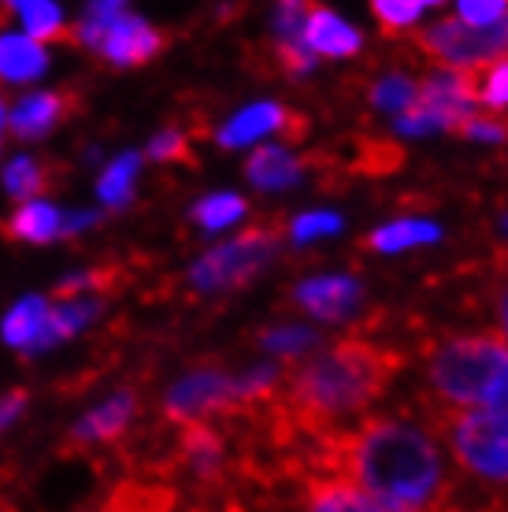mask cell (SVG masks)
Masks as SVG:
<instances>
[{"instance_id": "6da1fadb", "label": "cell", "mask_w": 508, "mask_h": 512, "mask_svg": "<svg viewBox=\"0 0 508 512\" xmlns=\"http://www.w3.org/2000/svg\"><path fill=\"white\" fill-rule=\"evenodd\" d=\"M342 475L382 512H460V483L431 427L412 412H375L316 453L312 472Z\"/></svg>"}, {"instance_id": "7a4b0ae2", "label": "cell", "mask_w": 508, "mask_h": 512, "mask_svg": "<svg viewBox=\"0 0 508 512\" xmlns=\"http://www.w3.org/2000/svg\"><path fill=\"white\" fill-rule=\"evenodd\" d=\"M405 349L371 342V338H342L319 353H308L282 375V386L271 412V435L279 442H312V464L323 442L342 435L345 423L368 412L379 401L401 368Z\"/></svg>"}, {"instance_id": "3957f363", "label": "cell", "mask_w": 508, "mask_h": 512, "mask_svg": "<svg viewBox=\"0 0 508 512\" xmlns=\"http://www.w3.org/2000/svg\"><path fill=\"white\" fill-rule=\"evenodd\" d=\"M427 405L508 416V346L497 331L449 334L427 353Z\"/></svg>"}, {"instance_id": "277c9868", "label": "cell", "mask_w": 508, "mask_h": 512, "mask_svg": "<svg viewBox=\"0 0 508 512\" xmlns=\"http://www.w3.org/2000/svg\"><path fill=\"white\" fill-rule=\"evenodd\" d=\"M416 412L431 431L445 438L464 472L497 490H508V416L434 409L427 401Z\"/></svg>"}, {"instance_id": "5b68a950", "label": "cell", "mask_w": 508, "mask_h": 512, "mask_svg": "<svg viewBox=\"0 0 508 512\" xmlns=\"http://www.w3.org/2000/svg\"><path fill=\"white\" fill-rule=\"evenodd\" d=\"M64 38L78 49L97 52L115 67H138L160 56L167 45L164 30L134 15L127 4H89L86 19H78Z\"/></svg>"}, {"instance_id": "8992f818", "label": "cell", "mask_w": 508, "mask_h": 512, "mask_svg": "<svg viewBox=\"0 0 508 512\" xmlns=\"http://www.w3.org/2000/svg\"><path fill=\"white\" fill-rule=\"evenodd\" d=\"M282 242V227L279 223H253L245 227L238 238L216 245L212 253H204L197 264L190 268L193 290H234V286H245L249 279H256L260 271L271 264V256Z\"/></svg>"}, {"instance_id": "52a82bcc", "label": "cell", "mask_w": 508, "mask_h": 512, "mask_svg": "<svg viewBox=\"0 0 508 512\" xmlns=\"http://www.w3.org/2000/svg\"><path fill=\"white\" fill-rule=\"evenodd\" d=\"M427 56H434L442 71H468L508 52V19L497 26H468L460 19H442L416 34Z\"/></svg>"}, {"instance_id": "ba28073f", "label": "cell", "mask_w": 508, "mask_h": 512, "mask_svg": "<svg viewBox=\"0 0 508 512\" xmlns=\"http://www.w3.org/2000/svg\"><path fill=\"white\" fill-rule=\"evenodd\" d=\"M238 379L216 368H197L164 397V416L171 423H208V416H238Z\"/></svg>"}, {"instance_id": "9c48e42d", "label": "cell", "mask_w": 508, "mask_h": 512, "mask_svg": "<svg viewBox=\"0 0 508 512\" xmlns=\"http://www.w3.org/2000/svg\"><path fill=\"white\" fill-rule=\"evenodd\" d=\"M175 461L201 487H216L227 475V438L212 423H182L175 438Z\"/></svg>"}, {"instance_id": "30bf717a", "label": "cell", "mask_w": 508, "mask_h": 512, "mask_svg": "<svg viewBox=\"0 0 508 512\" xmlns=\"http://www.w3.org/2000/svg\"><path fill=\"white\" fill-rule=\"evenodd\" d=\"M286 134L290 141H301L308 130V119L282 108V104H249L245 112L230 119L227 127L219 130V145L238 149V145H253V141L267 138V134Z\"/></svg>"}, {"instance_id": "8fae6325", "label": "cell", "mask_w": 508, "mask_h": 512, "mask_svg": "<svg viewBox=\"0 0 508 512\" xmlns=\"http://www.w3.org/2000/svg\"><path fill=\"white\" fill-rule=\"evenodd\" d=\"M293 301L319 320H353L356 308L364 305V286L349 275H319V279L301 282Z\"/></svg>"}, {"instance_id": "7c38bea8", "label": "cell", "mask_w": 508, "mask_h": 512, "mask_svg": "<svg viewBox=\"0 0 508 512\" xmlns=\"http://www.w3.org/2000/svg\"><path fill=\"white\" fill-rule=\"evenodd\" d=\"M71 108H75V93H30L26 101L15 104V112L8 116V130L23 141H38L60 119L71 116Z\"/></svg>"}, {"instance_id": "4fadbf2b", "label": "cell", "mask_w": 508, "mask_h": 512, "mask_svg": "<svg viewBox=\"0 0 508 512\" xmlns=\"http://www.w3.org/2000/svg\"><path fill=\"white\" fill-rule=\"evenodd\" d=\"M305 45L316 60L319 56H353V52H360L364 38H360V30H353L345 19H338L331 8L312 4L305 19Z\"/></svg>"}, {"instance_id": "5bb4252c", "label": "cell", "mask_w": 508, "mask_h": 512, "mask_svg": "<svg viewBox=\"0 0 508 512\" xmlns=\"http://www.w3.org/2000/svg\"><path fill=\"white\" fill-rule=\"evenodd\" d=\"M49 52L45 45L30 41L26 34H12L4 26V8H0V82H34L45 75Z\"/></svg>"}, {"instance_id": "9a60e30c", "label": "cell", "mask_w": 508, "mask_h": 512, "mask_svg": "<svg viewBox=\"0 0 508 512\" xmlns=\"http://www.w3.org/2000/svg\"><path fill=\"white\" fill-rule=\"evenodd\" d=\"M305 512H382L375 501H368L353 483H345L342 475H305Z\"/></svg>"}, {"instance_id": "2e32d148", "label": "cell", "mask_w": 508, "mask_h": 512, "mask_svg": "<svg viewBox=\"0 0 508 512\" xmlns=\"http://www.w3.org/2000/svg\"><path fill=\"white\" fill-rule=\"evenodd\" d=\"M134 394H115L112 401H104L97 412H89L82 420L75 423V431H71V446L67 449H78V446H97V442H112L127 431V423L134 420Z\"/></svg>"}, {"instance_id": "e0dca14e", "label": "cell", "mask_w": 508, "mask_h": 512, "mask_svg": "<svg viewBox=\"0 0 508 512\" xmlns=\"http://www.w3.org/2000/svg\"><path fill=\"white\" fill-rule=\"evenodd\" d=\"M245 179L256 190H286L301 179V160H293L290 149L282 145H260L245 164Z\"/></svg>"}, {"instance_id": "ac0fdd59", "label": "cell", "mask_w": 508, "mask_h": 512, "mask_svg": "<svg viewBox=\"0 0 508 512\" xmlns=\"http://www.w3.org/2000/svg\"><path fill=\"white\" fill-rule=\"evenodd\" d=\"M49 301L45 297H23L19 305L4 316L0 323V338L12 349H34L38 346L41 331H45V320H49Z\"/></svg>"}, {"instance_id": "d6986e66", "label": "cell", "mask_w": 508, "mask_h": 512, "mask_svg": "<svg viewBox=\"0 0 508 512\" xmlns=\"http://www.w3.org/2000/svg\"><path fill=\"white\" fill-rule=\"evenodd\" d=\"M464 86H468V97L475 104H486V108H508V52L497 56V60H486L479 67H468L460 71Z\"/></svg>"}, {"instance_id": "ffe728a7", "label": "cell", "mask_w": 508, "mask_h": 512, "mask_svg": "<svg viewBox=\"0 0 508 512\" xmlns=\"http://www.w3.org/2000/svg\"><path fill=\"white\" fill-rule=\"evenodd\" d=\"M4 234H8V238H19V242L45 245L60 234V212H56L49 201H26V205L4 223Z\"/></svg>"}, {"instance_id": "44dd1931", "label": "cell", "mask_w": 508, "mask_h": 512, "mask_svg": "<svg viewBox=\"0 0 508 512\" xmlns=\"http://www.w3.org/2000/svg\"><path fill=\"white\" fill-rule=\"evenodd\" d=\"M442 238V227L434 223H423V219H397L390 227H379L375 234H368V249L375 253H401V249H412V245H427Z\"/></svg>"}, {"instance_id": "7402d4cb", "label": "cell", "mask_w": 508, "mask_h": 512, "mask_svg": "<svg viewBox=\"0 0 508 512\" xmlns=\"http://www.w3.org/2000/svg\"><path fill=\"white\" fill-rule=\"evenodd\" d=\"M93 316H97V305H93V301H60L56 308H49L45 331H41L34 349H49V346H56V342H64V338L82 331Z\"/></svg>"}, {"instance_id": "603a6c76", "label": "cell", "mask_w": 508, "mask_h": 512, "mask_svg": "<svg viewBox=\"0 0 508 512\" xmlns=\"http://www.w3.org/2000/svg\"><path fill=\"white\" fill-rule=\"evenodd\" d=\"M8 12L19 15L26 38L38 41V45H45V41H60L67 34L64 12H60L56 4H38V0H30V4H8Z\"/></svg>"}, {"instance_id": "cb8c5ba5", "label": "cell", "mask_w": 508, "mask_h": 512, "mask_svg": "<svg viewBox=\"0 0 508 512\" xmlns=\"http://www.w3.org/2000/svg\"><path fill=\"white\" fill-rule=\"evenodd\" d=\"M138 164L141 156L138 153H123L119 160L104 167L101 182H97V193H101V201L108 208H119L130 201V193H134V179H138Z\"/></svg>"}, {"instance_id": "d4e9b609", "label": "cell", "mask_w": 508, "mask_h": 512, "mask_svg": "<svg viewBox=\"0 0 508 512\" xmlns=\"http://www.w3.org/2000/svg\"><path fill=\"white\" fill-rule=\"evenodd\" d=\"M49 182H52L49 167L41 164V160H30V156L12 160L8 171H4V186H8V193H12L15 201H23V205L49 190Z\"/></svg>"}, {"instance_id": "484cf974", "label": "cell", "mask_w": 508, "mask_h": 512, "mask_svg": "<svg viewBox=\"0 0 508 512\" xmlns=\"http://www.w3.org/2000/svg\"><path fill=\"white\" fill-rule=\"evenodd\" d=\"M242 216H245V201L234 197V193H212V197H204L201 205L193 208V219L201 223L204 231H223V227H230L234 219Z\"/></svg>"}, {"instance_id": "4316f807", "label": "cell", "mask_w": 508, "mask_h": 512, "mask_svg": "<svg viewBox=\"0 0 508 512\" xmlns=\"http://www.w3.org/2000/svg\"><path fill=\"white\" fill-rule=\"evenodd\" d=\"M431 12L427 0H412V4H397V0H375L371 4V15L379 19V26L386 34H408L412 26L420 23V15Z\"/></svg>"}, {"instance_id": "83f0119b", "label": "cell", "mask_w": 508, "mask_h": 512, "mask_svg": "<svg viewBox=\"0 0 508 512\" xmlns=\"http://www.w3.org/2000/svg\"><path fill=\"white\" fill-rule=\"evenodd\" d=\"M260 346L275 357H305L316 349V331L308 327H275V331L260 334Z\"/></svg>"}, {"instance_id": "f1b7e54d", "label": "cell", "mask_w": 508, "mask_h": 512, "mask_svg": "<svg viewBox=\"0 0 508 512\" xmlns=\"http://www.w3.org/2000/svg\"><path fill=\"white\" fill-rule=\"evenodd\" d=\"M416 93H420V86H416L412 78L390 75L371 90V101L379 104V108H390V112H408V108L416 104Z\"/></svg>"}, {"instance_id": "f546056e", "label": "cell", "mask_w": 508, "mask_h": 512, "mask_svg": "<svg viewBox=\"0 0 508 512\" xmlns=\"http://www.w3.org/2000/svg\"><path fill=\"white\" fill-rule=\"evenodd\" d=\"M453 134H460V138H471V141H508V119H501V116H494V112L479 108V112L464 119Z\"/></svg>"}, {"instance_id": "4dcf8cb0", "label": "cell", "mask_w": 508, "mask_h": 512, "mask_svg": "<svg viewBox=\"0 0 508 512\" xmlns=\"http://www.w3.org/2000/svg\"><path fill=\"white\" fill-rule=\"evenodd\" d=\"M505 15V0H464V4H457V19L468 26H497L505 23Z\"/></svg>"}, {"instance_id": "1f68e13d", "label": "cell", "mask_w": 508, "mask_h": 512, "mask_svg": "<svg viewBox=\"0 0 508 512\" xmlns=\"http://www.w3.org/2000/svg\"><path fill=\"white\" fill-rule=\"evenodd\" d=\"M334 231H342V216H334V212H305V216H297L290 223L293 242H312L319 234H334Z\"/></svg>"}, {"instance_id": "d6a6232c", "label": "cell", "mask_w": 508, "mask_h": 512, "mask_svg": "<svg viewBox=\"0 0 508 512\" xmlns=\"http://www.w3.org/2000/svg\"><path fill=\"white\" fill-rule=\"evenodd\" d=\"M397 164H401V149L397 145H379V141H364L360 145V160H356L360 171H368V175H375V171H397Z\"/></svg>"}, {"instance_id": "836d02e7", "label": "cell", "mask_w": 508, "mask_h": 512, "mask_svg": "<svg viewBox=\"0 0 508 512\" xmlns=\"http://www.w3.org/2000/svg\"><path fill=\"white\" fill-rule=\"evenodd\" d=\"M275 56H279V64L286 75H308V71L316 67V56L308 52L305 41H290V45L275 41Z\"/></svg>"}, {"instance_id": "e575fe53", "label": "cell", "mask_w": 508, "mask_h": 512, "mask_svg": "<svg viewBox=\"0 0 508 512\" xmlns=\"http://www.w3.org/2000/svg\"><path fill=\"white\" fill-rule=\"evenodd\" d=\"M149 156H153V160H186V164H190L186 134H182V130H164V134H156L153 145H149Z\"/></svg>"}, {"instance_id": "d590c367", "label": "cell", "mask_w": 508, "mask_h": 512, "mask_svg": "<svg viewBox=\"0 0 508 512\" xmlns=\"http://www.w3.org/2000/svg\"><path fill=\"white\" fill-rule=\"evenodd\" d=\"M23 405H26V390H12V394L0 397V431L23 412Z\"/></svg>"}, {"instance_id": "8d00e7d4", "label": "cell", "mask_w": 508, "mask_h": 512, "mask_svg": "<svg viewBox=\"0 0 508 512\" xmlns=\"http://www.w3.org/2000/svg\"><path fill=\"white\" fill-rule=\"evenodd\" d=\"M89 223H97V216H93V212H75V216H60V234L86 231Z\"/></svg>"}, {"instance_id": "74e56055", "label": "cell", "mask_w": 508, "mask_h": 512, "mask_svg": "<svg viewBox=\"0 0 508 512\" xmlns=\"http://www.w3.org/2000/svg\"><path fill=\"white\" fill-rule=\"evenodd\" d=\"M494 308H497V323H501V342L508 346V279H505V286L497 290Z\"/></svg>"}, {"instance_id": "f35d334b", "label": "cell", "mask_w": 508, "mask_h": 512, "mask_svg": "<svg viewBox=\"0 0 508 512\" xmlns=\"http://www.w3.org/2000/svg\"><path fill=\"white\" fill-rule=\"evenodd\" d=\"M475 512H508V490H497V494H490V498H486Z\"/></svg>"}, {"instance_id": "ab89813d", "label": "cell", "mask_w": 508, "mask_h": 512, "mask_svg": "<svg viewBox=\"0 0 508 512\" xmlns=\"http://www.w3.org/2000/svg\"><path fill=\"white\" fill-rule=\"evenodd\" d=\"M4 123H8V116H4V101H0V134H4Z\"/></svg>"}, {"instance_id": "60d3db41", "label": "cell", "mask_w": 508, "mask_h": 512, "mask_svg": "<svg viewBox=\"0 0 508 512\" xmlns=\"http://www.w3.org/2000/svg\"><path fill=\"white\" fill-rule=\"evenodd\" d=\"M501 231L508 234V212H505V216H501Z\"/></svg>"}, {"instance_id": "b9f144b4", "label": "cell", "mask_w": 508, "mask_h": 512, "mask_svg": "<svg viewBox=\"0 0 508 512\" xmlns=\"http://www.w3.org/2000/svg\"><path fill=\"white\" fill-rule=\"evenodd\" d=\"M227 512H245L242 505H227Z\"/></svg>"}]
</instances>
